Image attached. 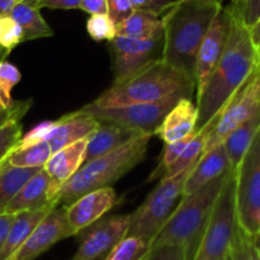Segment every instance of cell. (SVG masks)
<instances>
[{"instance_id":"cell-1","label":"cell","mask_w":260,"mask_h":260,"mask_svg":"<svg viewBox=\"0 0 260 260\" xmlns=\"http://www.w3.org/2000/svg\"><path fill=\"white\" fill-rule=\"evenodd\" d=\"M256 69L258 51L251 42L249 29L231 18L225 50L207 83L197 93L198 121L196 131L206 126L222 111Z\"/></svg>"},{"instance_id":"cell-2","label":"cell","mask_w":260,"mask_h":260,"mask_svg":"<svg viewBox=\"0 0 260 260\" xmlns=\"http://www.w3.org/2000/svg\"><path fill=\"white\" fill-rule=\"evenodd\" d=\"M220 8L221 5L205 0H177L161 15L164 25L162 60L194 80L198 50Z\"/></svg>"},{"instance_id":"cell-3","label":"cell","mask_w":260,"mask_h":260,"mask_svg":"<svg viewBox=\"0 0 260 260\" xmlns=\"http://www.w3.org/2000/svg\"><path fill=\"white\" fill-rule=\"evenodd\" d=\"M194 89L193 79L160 60L122 83L112 84L91 104L98 108H114L155 103L178 93L190 99Z\"/></svg>"},{"instance_id":"cell-4","label":"cell","mask_w":260,"mask_h":260,"mask_svg":"<svg viewBox=\"0 0 260 260\" xmlns=\"http://www.w3.org/2000/svg\"><path fill=\"white\" fill-rule=\"evenodd\" d=\"M229 173L192 194L184 196L152 240L151 248L159 245L183 246L187 251L188 260H193Z\"/></svg>"},{"instance_id":"cell-5","label":"cell","mask_w":260,"mask_h":260,"mask_svg":"<svg viewBox=\"0 0 260 260\" xmlns=\"http://www.w3.org/2000/svg\"><path fill=\"white\" fill-rule=\"evenodd\" d=\"M151 136L152 135H142L109 154L85 162L78 173L60 188L57 205L66 207L83 194L112 187L119 178L145 159Z\"/></svg>"},{"instance_id":"cell-6","label":"cell","mask_w":260,"mask_h":260,"mask_svg":"<svg viewBox=\"0 0 260 260\" xmlns=\"http://www.w3.org/2000/svg\"><path fill=\"white\" fill-rule=\"evenodd\" d=\"M238 223L235 172L231 170L216 200L193 260H230Z\"/></svg>"},{"instance_id":"cell-7","label":"cell","mask_w":260,"mask_h":260,"mask_svg":"<svg viewBox=\"0 0 260 260\" xmlns=\"http://www.w3.org/2000/svg\"><path fill=\"white\" fill-rule=\"evenodd\" d=\"M193 167L177 177L160 179L145 202L132 213L127 236H139L152 243L183 198L185 180Z\"/></svg>"},{"instance_id":"cell-8","label":"cell","mask_w":260,"mask_h":260,"mask_svg":"<svg viewBox=\"0 0 260 260\" xmlns=\"http://www.w3.org/2000/svg\"><path fill=\"white\" fill-rule=\"evenodd\" d=\"M238 222L250 236L260 233V129L235 170Z\"/></svg>"},{"instance_id":"cell-9","label":"cell","mask_w":260,"mask_h":260,"mask_svg":"<svg viewBox=\"0 0 260 260\" xmlns=\"http://www.w3.org/2000/svg\"><path fill=\"white\" fill-rule=\"evenodd\" d=\"M180 98L187 96L178 93L155 103L129 104L114 108H98L89 103L84 106L81 111L93 116L99 122H113L136 129L144 135H155L162 119Z\"/></svg>"},{"instance_id":"cell-10","label":"cell","mask_w":260,"mask_h":260,"mask_svg":"<svg viewBox=\"0 0 260 260\" xmlns=\"http://www.w3.org/2000/svg\"><path fill=\"white\" fill-rule=\"evenodd\" d=\"M108 48L114 76L113 84H118L162 60L164 36L149 40L116 36L108 42Z\"/></svg>"},{"instance_id":"cell-11","label":"cell","mask_w":260,"mask_h":260,"mask_svg":"<svg viewBox=\"0 0 260 260\" xmlns=\"http://www.w3.org/2000/svg\"><path fill=\"white\" fill-rule=\"evenodd\" d=\"M260 108V69H256L245 84L212 119L205 152L218 146L240 124L248 121ZM203 152V154H205Z\"/></svg>"},{"instance_id":"cell-12","label":"cell","mask_w":260,"mask_h":260,"mask_svg":"<svg viewBox=\"0 0 260 260\" xmlns=\"http://www.w3.org/2000/svg\"><path fill=\"white\" fill-rule=\"evenodd\" d=\"M132 213L102 217L79 234V248L71 260L104 259L127 236Z\"/></svg>"},{"instance_id":"cell-13","label":"cell","mask_w":260,"mask_h":260,"mask_svg":"<svg viewBox=\"0 0 260 260\" xmlns=\"http://www.w3.org/2000/svg\"><path fill=\"white\" fill-rule=\"evenodd\" d=\"M230 13L226 8L221 7L211 23L196 57L194 81L197 93H200L205 84L207 83L208 78L225 50L229 33H230Z\"/></svg>"},{"instance_id":"cell-14","label":"cell","mask_w":260,"mask_h":260,"mask_svg":"<svg viewBox=\"0 0 260 260\" xmlns=\"http://www.w3.org/2000/svg\"><path fill=\"white\" fill-rule=\"evenodd\" d=\"M70 236H74V234L66 220L65 207H56L8 260H35L56 243Z\"/></svg>"},{"instance_id":"cell-15","label":"cell","mask_w":260,"mask_h":260,"mask_svg":"<svg viewBox=\"0 0 260 260\" xmlns=\"http://www.w3.org/2000/svg\"><path fill=\"white\" fill-rule=\"evenodd\" d=\"M116 190L112 187L102 188L83 194L71 205L66 206L65 213L74 236L79 235L94 222L101 220L117 205Z\"/></svg>"},{"instance_id":"cell-16","label":"cell","mask_w":260,"mask_h":260,"mask_svg":"<svg viewBox=\"0 0 260 260\" xmlns=\"http://www.w3.org/2000/svg\"><path fill=\"white\" fill-rule=\"evenodd\" d=\"M58 190L60 188L53 183L50 175L42 168L13 198L12 202L5 208V212L18 213L22 211H36L50 206L58 207Z\"/></svg>"},{"instance_id":"cell-17","label":"cell","mask_w":260,"mask_h":260,"mask_svg":"<svg viewBox=\"0 0 260 260\" xmlns=\"http://www.w3.org/2000/svg\"><path fill=\"white\" fill-rule=\"evenodd\" d=\"M99 124L98 119L79 109L55 121V126L46 141L53 154L80 140L89 139L98 129Z\"/></svg>"},{"instance_id":"cell-18","label":"cell","mask_w":260,"mask_h":260,"mask_svg":"<svg viewBox=\"0 0 260 260\" xmlns=\"http://www.w3.org/2000/svg\"><path fill=\"white\" fill-rule=\"evenodd\" d=\"M230 170H233V168L223 145L221 144L212 147L206 151L192 168V172L185 180L183 197L192 194L212 180L225 175Z\"/></svg>"},{"instance_id":"cell-19","label":"cell","mask_w":260,"mask_h":260,"mask_svg":"<svg viewBox=\"0 0 260 260\" xmlns=\"http://www.w3.org/2000/svg\"><path fill=\"white\" fill-rule=\"evenodd\" d=\"M197 121V107L192 99L180 98L162 119L155 135L159 136L165 144H172L194 134Z\"/></svg>"},{"instance_id":"cell-20","label":"cell","mask_w":260,"mask_h":260,"mask_svg":"<svg viewBox=\"0 0 260 260\" xmlns=\"http://www.w3.org/2000/svg\"><path fill=\"white\" fill-rule=\"evenodd\" d=\"M144 134L113 122H101L98 129L88 139L85 162L109 154Z\"/></svg>"},{"instance_id":"cell-21","label":"cell","mask_w":260,"mask_h":260,"mask_svg":"<svg viewBox=\"0 0 260 260\" xmlns=\"http://www.w3.org/2000/svg\"><path fill=\"white\" fill-rule=\"evenodd\" d=\"M88 139L80 140L73 145L53 152L43 169L58 188L62 187L69 179L78 173V170L85 164V154Z\"/></svg>"},{"instance_id":"cell-22","label":"cell","mask_w":260,"mask_h":260,"mask_svg":"<svg viewBox=\"0 0 260 260\" xmlns=\"http://www.w3.org/2000/svg\"><path fill=\"white\" fill-rule=\"evenodd\" d=\"M56 208L55 206L41 208L36 211H22V212L15 213L14 221L12 223L9 234H8L7 241L0 251V260H8L20 246L24 244V241L29 238L30 234L35 231V229L43 221V218Z\"/></svg>"},{"instance_id":"cell-23","label":"cell","mask_w":260,"mask_h":260,"mask_svg":"<svg viewBox=\"0 0 260 260\" xmlns=\"http://www.w3.org/2000/svg\"><path fill=\"white\" fill-rule=\"evenodd\" d=\"M260 129V108L248 121L234 129L222 142L226 150L229 160L231 162V168L235 172L236 168L240 165L248 150L250 149L256 134Z\"/></svg>"},{"instance_id":"cell-24","label":"cell","mask_w":260,"mask_h":260,"mask_svg":"<svg viewBox=\"0 0 260 260\" xmlns=\"http://www.w3.org/2000/svg\"><path fill=\"white\" fill-rule=\"evenodd\" d=\"M116 36L136 40H149L164 36V25L160 15L135 10L127 19L116 25Z\"/></svg>"},{"instance_id":"cell-25","label":"cell","mask_w":260,"mask_h":260,"mask_svg":"<svg viewBox=\"0 0 260 260\" xmlns=\"http://www.w3.org/2000/svg\"><path fill=\"white\" fill-rule=\"evenodd\" d=\"M41 169L42 168L13 167L8 159L0 164V213L5 212L13 198Z\"/></svg>"},{"instance_id":"cell-26","label":"cell","mask_w":260,"mask_h":260,"mask_svg":"<svg viewBox=\"0 0 260 260\" xmlns=\"http://www.w3.org/2000/svg\"><path fill=\"white\" fill-rule=\"evenodd\" d=\"M9 15L22 28L23 42L53 36V30L43 19L40 8L36 5L18 2Z\"/></svg>"},{"instance_id":"cell-27","label":"cell","mask_w":260,"mask_h":260,"mask_svg":"<svg viewBox=\"0 0 260 260\" xmlns=\"http://www.w3.org/2000/svg\"><path fill=\"white\" fill-rule=\"evenodd\" d=\"M211 126H212V121L208 122V123L206 124V126H203L202 128L196 131L194 136L190 140L189 144L185 146V149L183 150L180 156L178 157L167 170H165L161 179L177 177L180 173L184 172L185 169L193 167V165L201 159V156H202L203 152H205L206 142H207V137L208 134H210Z\"/></svg>"},{"instance_id":"cell-28","label":"cell","mask_w":260,"mask_h":260,"mask_svg":"<svg viewBox=\"0 0 260 260\" xmlns=\"http://www.w3.org/2000/svg\"><path fill=\"white\" fill-rule=\"evenodd\" d=\"M52 155L47 141L27 149H17L9 157L10 164L18 168H43Z\"/></svg>"},{"instance_id":"cell-29","label":"cell","mask_w":260,"mask_h":260,"mask_svg":"<svg viewBox=\"0 0 260 260\" xmlns=\"http://www.w3.org/2000/svg\"><path fill=\"white\" fill-rule=\"evenodd\" d=\"M151 249V243L139 236H126L103 260H144Z\"/></svg>"},{"instance_id":"cell-30","label":"cell","mask_w":260,"mask_h":260,"mask_svg":"<svg viewBox=\"0 0 260 260\" xmlns=\"http://www.w3.org/2000/svg\"><path fill=\"white\" fill-rule=\"evenodd\" d=\"M231 18L249 29L260 19V0H231L226 7Z\"/></svg>"},{"instance_id":"cell-31","label":"cell","mask_w":260,"mask_h":260,"mask_svg":"<svg viewBox=\"0 0 260 260\" xmlns=\"http://www.w3.org/2000/svg\"><path fill=\"white\" fill-rule=\"evenodd\" d=\"M230 260H260V254L254 244V238L249 235L239 223L234 235Z\"/></svg>"},{"instance_id":"cell-32","label":"cell","mask_w":260,"mask_h":260,"mask_svg":"<svg viewBox=\"0 0 260 260\" xmlns=\"http://www.w3.org/2000/svg\"><path fill=\"white\" fill-rule=\"evenodd\" d=\"M20 121H10L0 127V164L18 149L22 140Z\"/></svg>"},{"instance_id":"cell-33","label":"cell","mask_w":260,"mask_h":260,"mask_svg":"<svg viewBox=\"0 0 260 260\" xmlns=\"http://www.w3.org/2000/svg\"><path fill=\"white\" fill-rule=\"evenodd\" d=\"M22 79L20 71L8 61H0V103L4 107H10L14 101L12 99V89Z\"/></svg>"},{"instance_id":"cell-34","label":"cell","mask_w":260,"mask_h":260,"mask_svg":"<svg viewBox=\"0 0 260 260\" xmlns=\"http://www.w3.org/2000/svg\"><path fill=\"white\" fill-rule=\"evenodd\" d=\"M86 32L91 40L101 42V41H112L116 37V24L112 22L108 14L90 15L86 20Z\"/></svg>"},{"instance_id":"cell-35","label":"cell","mask_w":260,"mask_h":260,"mask_svg":"<svg viewBox=\"0 0 260 260\" xmlns=\"http://www.w3.org/2000/svg\"><path fill=\"white\" fill-rule=\"evenodd\" d=\"M23 42V30L10 15L0 17V48L9 53Z\"/></svg>"},{"instance_id":"cell-36","label":"cell","mask_w":260,"mask_h":260,"mask_svg":"<svg viewBox=\"0 0 260 260\" xmlns=\"http://www.w3.org/2000/svg\"><path fill=\"white\" fill-rule=\"evenodd\" d=\"M53 126H55V121H43L41 123L36 124L30 131L23 135L18 149H27V147L35 146V145L40 144V142L46 141L48 135L52 131Z\"/></svg>"},{"instance_id":"cell-37","label":"cell","mask_w":260,"mask_h":260,"mask_svg":"<svg viewBox=\"0 0 260 260\" xmlns=\"http://www.w3.org/2000/svg\"><path fill=\"white\" fill-rule=\"evenodd\" d=\"M144 260H188L187 251L179 245L152 246Z\"/></svg>"},{"instance_id":"cell-38","label":"cell","mask_w":260,"mask_h":260,"mask_svg":"<svg viewBox=\"0 0 260 260\" xmlns=\"http://www.w3.org/2000/svg\"><path fill=\"white\" fill-rule=\"evenodd\" d=\"M32 106V101H14L10 107H4L0 103V127L10 121H20Z\"/></svg>"},{"instance_id":"cell-39","label":"cell","mask_w":260,"mask_h":260,"mask_svg":"<svg viewBox=\"0 0 260 260\" xmlns=\"http://www.w3.org/2000/svg\"><path fill=\"white\" fill-rule=\"evenodd\" d=\"M108 15L114 24H119L135 12L131 0H107Z\"/></svg>"},{"instance_id":"cell-40","label":"cell","mask_w":260,"mask_h":260,"mask_svg":"<svg viewBox=\"0 0 260 260\" xmlns=\"http://www.w3.org/2000/svg\"><path fill=\"white\" fill-rule=\"evenodd\" d=\"M135 10L154 13L161 17L174 4V0H131Z\"/></svg>"},{"instance_id":"cell-41","label":"cell","mask_w":260,"mask_h":260,"mask_svg":"<svg viewBox=\"0 0 260 260\" xmlns=\"http://www.w3.org/2000/svg\"><path fill=\"white\" fill-rule=\"evenodd\" d=\"M79 9L89 13L90 15L108 14L107 0H83L81 4L79 5Z\"/></svg>"},{"instance_id":"cell-42","label":"cell","mask_w":260,"mask_h":260,"mask_svg":"<svg viewBox=\"0 0 260 260\" xmlns=\"http://www.w3.org/2000/svg\"><path fill=\"white\" fill-rule=\"evenodd\" d=\"M83 0H40L37 7L48 9H78Z\"/></svg>"},{"instance_id":"cell-43","label":"cell","mask_w":260,"mask_h":260,"mask_svg":"<svg viewBox=\"0 0 260 260\" xmlns=\"http://www.w3.org/2000/svg\"><path fill=\"white\" fill-rule=\"evenodd\" d=\"M15 213H8L3 212L0 213V251H2L3 246H4L5 241H7L8 234H9L12 223L14 221Z\"/></svg>"},{"instance_id":"cell-44","label":"cell","mask_w":260,"mask_h":260,"mask_svg":"<svg viewBox=\"0 0 260 260\" xmlns=\"http://www.w3.org/2000/svg\"><path fill=\"white\" fill-rule=\"evenodd\" d=\"M249 33H250L251 42H253L254 47L256 48V51H260V19L253 27L249 28Z\"/></svg>"},{"instance_id":"cell-45","label":"cell","mask_w":260,"mask_h":260,"mask_svg":"<svg viewBox=\"0 0 260 260\" xmlns=\"http://www.w3.org/2000/svg\"><path fill=\"white\" fill-rule=\"evenodd\" d=\"M19 0H0V17L9 15Z\"/></svg>"},{"instance_id":"cell-46","label":"cell","mask_w":260,"mask_h":260,"mask_svg":"<svg viewBox=\"0 0 260 260\" xmlns=\"http://www.w3.org/2000/svg\"><path fill=\"white\" fill-rule=\"evenodd\" d=\"M253 238H254V244H255L256 249H258V251L260 254V233L256 234V235L253 236Z\"/></svg>"},{"instance_id":"cell-47","label":"cell","mask_w":260,"mask_h":260,"mask_svg":"<svg viewBox=\"0 0 260 260\" xmlns=\"http://www.w3.org/2000/svg\"><path fill=\"white\" fill-rule=\"evenodd\" d=\"M19 2H22V3H25V4L36 5V7H37V5H38V3H40V0H19Z\"/></svg>"},{"instance_id":"cell-48","label":"cell","mask_w":260,"mask_h":260,"mask_svg":"<svg viewBox=\"0 0 260 260\" xmlns=\"http://www.w3.org/2000/svg\"><path fill=\"white\" fill-rule=\"evenodd\" d=\"M205 2H207V3H212V4H216V5H221V7H222V3H223V0H205Z\"/></svg>"},{"instance_id":"cell-49","label":"cell","mask_w":260,"mask_h":260,"mask_svg":"<svg viewBox=\"0 0 260 260\" xmlns=\"http://www.w3.org/2000/svg\"><path fill=\"white\" fill-rule=\"evenodd\" d=\"M258 69H260V51L258 52Z\"/></svg>"},{"instance_id":"cell-50","label":"cell","mask_w":260,"mask_h":260,"mask_svg":"<svg viewBox=\"0 0 260 260\" xmlns=\"http://www.w3.org/2000/svg\"><path fill=\"white\" fill-rule=\"evenodd\" d=\"M98 260H103V259H98Z\"/></svg>"}]
</instances>
